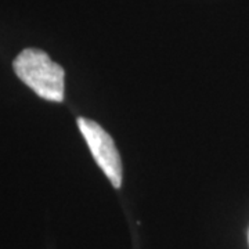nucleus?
<instances>
[{
    "instance_id": "f257e3e1",
    "label": "nucleus",
    "mask_w": 249,
    "mask_h": 249,
    "mask_svg": "<svg viewBox=\"0 0 249 249\" xmlns=\"http://www.w3.org/2000/svg\"><path fill=\"white\" fill-rule=\"evenodd\" d=\"M13 67L18 78L39 97L54 103H61L64 100L65 72L45 52L25 49L16 57Z\"/></svg>"
},
{
    "instance_id": "f03ea898",
    "label": "nucleus",
    "mask_w": 249,
    "mask_h": 249,
    "mask_svg": "<svg viewBox=\"0 0 249 249\" xmlns=\"http://www.w3.org/2000/svg\"><path fill=\"white\" fill-rule=\"evenodd\" d=\"M78 126L97 165L115 188L122 186V162L112 137L94 121L78 118Z\"/></svg>"
}]
</instances>
